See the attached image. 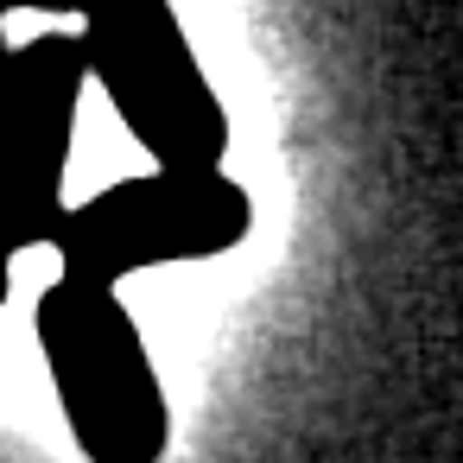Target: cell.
Listing matches in <instances>:
<instances>
[{
	"instance_id": "obj_6",
	"label": "cell",
	"mask_w": 463,
	"mask_h": 463,
	"mask_svg": "<svg viewBox=\"0 0 463 463\" xmlns=\"http://www.w3.org/2000/svg\"><path fill=\"white\" fill-rule=\"evenodd\" d=\"M7 292H14V254H0V305H7Z\"/></svg>"
},
{
	"instance_id": "obj_3",
	"label": "cell",
	"mask_w": 463,
	"mask_h": 463,
	"mask_svg": "<svg viewBox=\"0 0 463 463\" xmlns=\"http://www.w3.org/2000/svg\"><path fill=\"white\" fill-rule=\"evenodd\" d=\"M248 235H254V197L222 165H210V172L153 165L140 178H121V184L71 203L64 222L52 229V248H58L64 273L121 286L153 267L216 260V254L241 248Z\"/></svg>"
},
{
	"instance_id": "obj_1",
	"label": "cell",
	"mask_w": 463,
	"mask_h": 463,
	"mask_svg": "<svg viewBox=\"0 0 463 463\" xmlns=\"http://www.w3.org/2000/svg\"><path fill=\"white\" fill-rule=\"evenodd\" d=\"M33 330L77 450L90 463H159L172 444V406L121 292L58 273L33 305Z\"/></svg>"
},
{
	"instance_id": "obj_5",
	"label": "cell",
	"mask_w": 463,
	"mask_h": 463,
	"mask_svg": "<svg viewBox=\"0 0 463 463\" xmlns=\"http://www.w3.org/2000/svg\"><path fill=\"white\" fill-rule=\"evenodd\" d=\"M96 0H0V20L7 14H90Z\"/></svg>"
},
{
	"instance_id": "obj_2",
	"label": "cell",
	"mask_w": 463,
	"mask_h": 463,
	"mask_svg": "<svg viewBox=\"0 0 463 463\" xmlns=\"http://www.w3.org/2000/svg\"><path fill=\"white\" fill-rule=\"evenodd\" d=\"M77 39H83L90 83L115 102L121 128L146 146L153 165H172V172L222 165L229 109L210 90L172 0H96Z\"/></svg>"
},
{
	"instance_id": "obj_4",
	"label": "cell",
	"mask_w": 463,
	"mask_h": 463,
	"mask_svg": "<svg viewBox=\"0 0 463 463\" xmlns=\"http://www.w3.org/2000/svg\"><path fill=\"white\" fill-rule=\"evenodd\" d=\"M83 90L90 64L77 33L20 39L0 64V254L52 248V229L71 210L64 178Z\"/></svg>"
},
{
	"instance_id": "obj_7",
	"label": "cell",
	"mask_w": 463,
	"mask_h": 463,
	"mask_svg": "<svg viewBox=\"0 0 463 463\" xmlns=\"http://www.w3.org/2000/svg\"><path fill=\"white\" fill-rule=\"evenodd\" d=\"M7 52H14V39H7V26H0V64H7Z\"/></svg>"
}]
</instances>
